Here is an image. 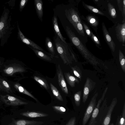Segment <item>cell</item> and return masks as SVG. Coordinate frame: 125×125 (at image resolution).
<instances>
[{
  "instance_id": "1",
  "label": "cell",
  "mask_w": 125,
  "mask_h": 125,
  "mask_svg": "<svg viewBox=\"0 0 125 125\" xmlns=\"http://www.w3.org/2000/svg\"><path fill=\"white\" fill-rule=\"evenodd\" d=\"M10 11L5 7L0 18V45L4 46L12 33L14 27L12 26L11 16Z\"/></svg>"
},
{
  "instance_id": "2",
  "label": "cell",
  "mask_w": 125,
  "mask_h": 125,
  "mask_svg": "<svg viewBox=\"0 0 125 125\" xmlns=\"http://www.w3.org/2000/svg\"><path fill=\"white\" fill-rule=\"evenodd\" d=\"M67 36L73 44L77 48L84 57L90 63L96 65L99 63L96 57L87 49L68 26L65 27Z\"/></svg>"
},
{
  "instance_id": "3",
  "label": "cell",
  "mask_w": 125,
  "mask_h": 125,
  "mask_svg": "<svg viewBox=\"0 0 125 125\" xmlns=\"http://www.w3.org/2000/svg\"><path fill=\"white\" fill-rule=\"evenodd\" d=\"M53 41L57 51L64 64H72L73 60L77 61L68 44H65L56 35L53 37Z\"/></svg>"
},
{
  "instance_id": "4",
  "label": "cell",
  "mask_w": 125,
  "mask_h": 125,
  "mask_svg": "<svg viewBox=\"0 0 125 125\" xmlns=\"http://www.w3.org/2000/svg\"><path fill=\"white\" fill-rule=\"evenodd\" d=\"M92 97L85 113L82 122V125H85L88 121L96 106L98 93L96 92Z\"/></svg>"
},
{
  "instance_id": "5",
  "label": "cell",
  "mask_w": 125,
  "mask_h": 125,
  "mask_svg": "<svg viewBox=\"0 0 125 125\" xmlns=\"http://www.w3.org/2000/svg\"><path fill=\"white\" fill-rule=\"evenodd\" d=\"M65 12L67 18L75 29L78 23H82L78 12L74 9H66Z\"/></svg>"
},
{
  "instance_id": "6",
  "label": "cell",
  "mask_w": 125,
  "mask_h": 125,
  "mask_svg": "<svg viewBox=\"0 0 125 125\" xmlns=\"http://www.w3.org/2000/svg\"><path fill=\"white\" fill-rule=\"evenodd\" d=\"M17 26L18 29V36L20 40L22 42L33 48L43 52H46L41 47L34 42L27 38L23 34L21 31L18 21L17 22Z\"/></svg>"
},
{
  "instance_id": "7",
  "label": "cell",
  "mask_w": 125,
  "mask_h": 125,
  "mask_svg": "<svg viewBox=\"0 0 125 125\" xmlns=\"http://www.w3.org/2000/svg\"><path fill=\"white\" fill-rule=\"evenodd\" d=\"M0 98L4 103L8 105L15 106L26 104L28 103L16 97L9 95H1Z\"/></svg>"
},
{
  "instance_id": "8",
  "label": "cell",
  "mask_w": 125,
  "mask_h": 125,
  "mask_svg": "<svg viewBox=\"0 0 125 125\" xmlns=\"http://www.w3.org/2000/svg\"><path fill=\"white\" fill-rule=\"evenodd\" d=\"M96 83L91 79L87 77L84 86L83 97V102L84 103L86 101L90 92L94 88Z\"/></svg>"
},
{
  "instance_id": "9",
  "label": "cell",
  "mask_w": 125,
  "mask_h": 125,
  "mask_svg": "<svg viewBox=\"0 0 125 125\" xmlns=\"http://www.w3.org/2000/svg\"><path fill=\"white\" fill-rule=\"evenodd\" d=\"M108 89V87H107L104 90L101 97L99 100L97 104L92 113V116L88 125H95V121L98 114L100 106L102 102L104 99Z\"/></svg>"
},
{
  "instance_id": "10",
  "label": "cell",
  "mask_w": 125,
  "mask_h": 125,
  "mask_svg": "<svg viewBox=\"0 0 125 125\" xmlns=\"http://www.w3.org/2000/svg\"><path fill=\"white\" fill-rule=\"evenodd\" d=\"M57 74L59 86L64 93L67 94H68V92L67 86L64 78L62 70L59 64L57 67Z\"/></svg>"
},
{
  "instance_id": "11",
  "label": "cell",
  "mask_w": 125,
  "mask_h": 125,
  "mask_svg": "<svg viewBox=\"0 0 125 125\" xmlns=\"http://www.w3.org/2000/svg\"><path fill=\"white\" fill-rule=\"evenodd\" d=\"M116 34L119 41L124 43L125 41V22L118 24L115 28Z\"/></svg>"
},
{
  "instance_id": "12",
  "label": "cell",
  "mask_w": 125,
  "mask_h": 125,
  "mask_svg": "<svg viewBox=\"0 0 125 125\" xmlns=\"http://www.w3.org/2000/svg\"><path fill=\"white\" fill-rule=\"evenodd\" d=\"M103 32L105 40L111 50L114 52L115 50V45L110 36L104 22L102 24Z\"/></svg>"
},
{
  "instance_id": "13",
  "label": "cell",
  "mask_w": 125,
  "mask_h": 125,
  "mask_svg": "<svg viewBox=\"0 0 125 125\" xmlns=\"http://www.w3.org/2000/svg\"><path fill=\"white\" fill-rule=\"evenodd\" d=\"M117 103V99L116 98H114L109 106L107 113L104 119L102 125H109L112 113Z\"/></svg>"
},
{
  "instance_id": "14",
  "label": "cell",
  "mask_w": 125,
  "mask_h": 125,
  "mask_svg": "<svg viewBox=\"0 0 125 125\" xmlns=\"http://www.w3.org/2000/svg\"><path fill=\"white\" fill-rule=\"evenodd\" d=\"M52 24L53 31L55 35L58 37L66 45L68 43L66 41V39L62 35L59 28L57 21V17L54 15L52 18Z\"/></svg>"
},
{
  "instance_id": "15",
  "label": "cell",
  "mask_w": 125,
  "mask_h": 125,
  "mask_svg": "<svg viewBox=\"0 0 125 125\" xmlns=\"http://www.w3.org/2000/svg\"><path fill=\"white\" fill-rule=\"evenodd\" d=\"M4 73L9 75H12L14 73L23 72L25 71V69L20 65H12L6 67L4 70Z\"/></svg>"
},
{
  "instance_id": "16",
  "label": "cell",
  "mask_w": 125,
  "mask_h": 125,
  "mask_svg": "<svg viewBox=\"0 0 125 125\" xmlns=\"http://www.w3.org/2000/svg\"><path fill=\"white\" fill-rule=\"evenodd\" d=\"M34 4L36 12L38 18L42 21L43 15V2L41 0H35Z\"/></svg>"
},
{
  "instance_id": "17",
  "label": "cell",
  "mask_w": 125,
  "mask_h": 125,
  "mask_svg": "<svg viewBox=\"0 0 125 125\" xmlns=\"http://www.w3.org/2000/svg\"><path fill=\"white\" fill-rule=\"evenodd\" d=\"M45 44L47 49L50 53L51 55L57 57V55H56L53 43L51 39L48 37H47L46 38Z\"/></svg>"
},
{
  "instance_id": "18",
  "label": "cell",
  "mask_w": 125,
  "mask_h": 125,
  "mask_svg": "<svg viewBox=\"0 0 125 125\" xmlns=\"http://www.w3.org/2000/svg\"><path fill=\"white\" fill-rule=\"evenodd\" d=\"M64 75L67 82L72 87H75V83H78L80 81L76 78L71 75L68 72L64 73Z\"/></svg>"
},
{
  "instance_id": "19",
  "label": "cell",
  "mask_w": 125,
  "mask_h": 125,
  "mask_svg": "<svg viewBox=\"0 0 125 125\" xmlns=\"http://www.w3.org/2000/svg\"><path fill=\"white\" fill-rule=\"evenodd\" d=\"M20 114L25 116L32 118L45 117L47 115L46 114L33 112H23Z\"/></svg>"
},
{
  "instance_id": "20",
  "label": "cell",
  "mask_w": 125,
  "mask_h": 125,
  "mask_svg": "<svg viewBox=\"0 0 125 125\" xmlns=\"http://www.w3.org/2000/svg\"><path fill=\"white\" fill-rule=\"evenodd\" d=\"M14 86L16 89L19 92L30 96L36 101H37L36 98L19 83L15 84Z\"/></svg>"
},
{
  "instance_id": "21",
  "label": "cell",
  "mask_w": 125,
  "mask_h": 125,
  "mask_svg": "<svg viewBox=\"0 0 125 125\" xmlns=\"http://www.w3.org/2000/svg\"><path fill=\"white\" fill-rule=\"evenodd\" d=\"M36 122V121L19 120L13 121L9 125H34Z\"/></svg>"
},
{
  "instance_id": "22",
  "label": "cell",
  "mask_w": 125,
  "mask_h": 125,
  "mask_svg": "<svg viewBox=\"0 0 125 125\" xmlns=\"http://www.w3.org/2000/svg\"><path fill=\"white\" fill-rule=\"evenodd\" d=\"M0 89L8 93L12 92V90L8 83L5 81L0 78Z\"/></svg>"
},
{
  "instance_id": "23",
  "label": "cell",
  "mask_w": 125,
  "mask_h": 125,
  "mask_svg": "<svg viewBox=\"0 0 125 125\" xmlns=\"http://www.w3.org/2000/svg\"><path fill=\"white\" fill-rule=\"evenodd\" d=\"M39 57L43 59L48 61H51V58L43 53L42 51L34 49L31 47H29Z\"/></svg>"
},
{
  "instance_id": "24",
  "label": "cell",
  "mask_w": 125,
  "mask_h": 125,
  "mask_svg": "<svg viewBox=\"0 0 125 125\" xmlns=\"http://www.w3.org/2000/svg\"><path fill=\"white\" fill-rule=\"evenodd\" d=\"M50 86L51 90L55 97L58 100L63 101L62 96L56 88L51 83H50Z\"/></svg>"
},
{
  "instance_id": "25",
  "label": "cell",
  "mask_w": 125,
  "mask_h": 125,
  "mask_svg": "<svg viewBox=\"0 0 125 125\" xmlns=\"http://www.w3.org/2000/svg\"><path fill=\"white\" fill-rule=\"evenodd\" d=\"M119 61L121 67L124 73L125 72V57L122 51L119 50Z\"/></svg>"
},
{
  "instance_id": "26",
  "label": "cell",
  "mask_w": 125,
  "mask_h": 125,
  "mask_svg": "<svg viewBox=\"0 0 125 125\" xmlns=\"http://www.w3.org/2000/svg\"><path fill=\"white\" fill-rule=\"evenodd\" d=\"M86 19L90 24L93 27H96L98 24V21L96 18L92 15L88 16Z\"/></svg>"
},
{
  "instance_id": "27",
  "label": "cell",
  "mask_w": 125,
  "mask_h": 125,
  "mask_svg": "<svg viewBox=\"0 0 125 125\" xmlns=\"http://www.w3.org/2000/svg\"><path fill=\"white\" fill-rule=\"evenodd\" d=\"M71 69L74 74L81 80L82 77V73L80 68L76 66L74 67H72Z\"/></svg>"
},
{
  "instance_id": "28",
  "label": "cell",
  "mask_w": 125,
  "mask_h": 125,
  "mask_svg": "<svg viewBox=\"0 0 125 125\" xmlns=\"http://www.w3.org/2000/svg\"><path fill=\"white\" fill-rule=\"evenodd\" d=\"M34 79L37 82L40 83L45 89H48L49 88V85L46 81L44 79L39 76H34Z\"/></svg>"
},
{
  "instance_id": "29",
  "label": "cell",
  "mask_w": 125,
  "mask_h": 125,
  "mask_svg": "<svg viewBox=\"0 0 125 125\" xmlns=\"http://www.w3.org/2000/svg\"><path fill=\"white\" fill-rule=\"evenodd\" d=\"M83 4L86 9L92 12L101 15H104V14L103 12L96 8L92 6L87 5L84 3H83Z\"/></svg>"
},
{
  "instance_id": "30",
  "label": "cell",
  "mask_w": 125,
  "mask_h": 125,
  "mask_svg": "<svg viewBox=\"0 0 125 125\" xmlns=\"http://www.w3.org/2000/svg\"><path fill=\"white\" fill-rule=\"evenodd\" d=\"M108 11L110 16L114 18L116 17V14L115 9L113 5L110 3L108 4Z\"/></svg>"
},
{
  "instance_id": "31",
  "label": "cell",
  "mask_w": 125,
  "mask_h": 125,
  "mask_svg": "<svg viewBox=\"0 0 125 125\" xmlns=\"http://www.w3.org/2000/svg\"><path fill=\"white\" fill-rule=\"evenodd\" d=\"M81 94L82 92L80 91L76 92L74 95L75 103L77 106H79L80 105Z\"/></svg>"
},
{
  "instance_id": "32",
  "label": "cell",
  "mask_w": 125,
  "mask_h": 125,
  "mask_svg": "<svg viewBox=\"0 0 125 125\" xmlns=\"http://www.w3.org/2000/svg\"><path fill=\"white\" fill-rule=\"evenodd\" d=\"M125 104L124 103L122 111V115L119 121V125H124L125 124Z\"/></svg>"
},
{
  "instance_id": "33",
  "label": "cell",
  "mask_w": 125,
  "mask_h": 125,
  "mask_svg": "<svg viewBox=\"0 0 125 125\" xmlns=\"http://www.w3.org/2000/svg\"><path fill=\"white\" fill-rule=\"evenodd\" d=\"M91 34V35L90 38L97 45L98 47H99L100 46H101V44L99 40L92 31Z\"/></svg>"
},
{
  "instance_id": "34",
  "label": "cell",
  "mask_w": 125,
  "mask_h": 125,
  "mask_svg": "<svg viewBox=\"0 0 125 125\" xmlns=\"http://www.w3.org/2000/svg\"><path fill=\"white\" fill-rule=\"evenodd\" d=\"M28 0H21L19 5V10L21 12L28 1Z\"/></svg>"
},
{
  "instance_id": "35",
  "label": "cell",
  "mask_w": 125,
  "mask_h": 125,
  "mask_svg": "<svg viewBox=\"0 0 125 125\" xmlns=\"http://www.w3.org/2000/svg\"><path fill=\"white\" fill-rule=\"evenodd\" d=\"M53 108L56 110L61 112L63 113L66 111V109L63 107L58 106H53Z\"/></svg>"
},
{
  "instance_id": "36",
  "label": "cell",
  "mask_w": 125,
  "mask_h": 125,
  "mask_svg": "<svg viewBox=\"0 0 125 125\" xmlns=\"http://www.w3.org/2000/svg\"><path fill=\"white\" fill-rule=\"evenodd\" d=\"M82 25L87 34L91 37V31L87 25L84 22L82 23Z\"/></svg>"
},
{
  "instance_id": "37",
  "label": "cell",
  "mask_w": 125,
  "mask_h": 125,
  "mask_svg": "<svg viewBox=\"0 0 125 125\" xmlns=\"http://www.w3.org/2000/svg\"><path fill=\"white\" fill-rule=\"evenodd\" d=\"M76 120V118L75 117H72L68 122L66 125H75Z\"/></svg>"
},
{
  "instance_id": "38",
  "label": "cell",
  "mask_w": 125,
  "mask_h": 125,
  "mask_svg": "<svg viewBox=\"0 0 125 125\" xmlns=\"http://www.w3.org/2000/svg\"><path fill=\"white\" fill-rule=\"evenodd\" d=\"M122 6L121 11L122 12V15L123 16L124 19V21H125V0H124L122 1Z\"/></svg>"
},
{
  "instance_id": "39",
  "label": "cell",
  "mask_w": 125,
  "mask_h": 125,
  "mask_svg": "<svg viewBox=\"0 0 125 125\" xmlns=\"http://www.w3.org/2000/svg\"><path fill=\"white\" fill-rule=\"evenodd\" d=\"M111 125H114L113 124H112Z\"/></svg>"
},
{
  "instance_id": "40",
  "label": "cell",
  "mask_w": 125,
  "mask_h": 125,
  "mask_svg": "<svg viewBox=\"0 0 125 125\" xmlns=\"http://www.w3.org/2000/svg\"><path fill=\"white\" fill-rule=\"evenodd\" d=\"M0 63H1V62H0Z\"/></svg>"
},
{
  "instance_id": "41",
  "label": "cell",
  "mask_w": 125,
  "mask_h": 125,
  "mask_svg": "<svg viewBox=\"0 0 125 125\" xmlns=\"http://www.w3.org/2000/svg\"><path fill=\"white\" fill-rule=\"evenodd\" d=\"M124 125H125V124H124Z\"/></svg>"
}]
</instances>
